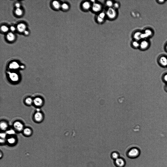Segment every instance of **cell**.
<instances>
[{
	"label": "cell",
	"instance_id": "obj_18",
	"mask_svg": "<svg viewBox=\"0 0 167 167\" xmlns=\"http://www.w3.org/2000/svg\"><path fill=\"white\" fill-rule=\"evenodd\" d=\"M0 127L1 129L3 130H6L8 128V125L7 123L5 122H0Z\"/></svg>",
	"mask_w": 167,
	"mask_h": 167
},
{
	"label": "cell",
	"instance_id": "obj_30",
	"mask_svg": "<svg viewBox=\"0 0 167 167\" xmlns=\"http://www.w3.org/2000/svg\"><path fill=\"white\" fill-rule=\"evenodd\" d=\"M1 30L4 32H7L8 30V28L5 25H3L1 27Z\"/></svg>",
	"mask_w": 167,
	"mask_h": 167
},
{
	"label": "cell",
	"instance_id": "obj_2",
	"mask_svg": "<svg viewBox=\"0 0 167 167\" xmlns=\"http://www.w3.org/2000/svg\"><path fill=\"white\" fill-rule=\"evenodd\" d=\"M140 150L139 148L133 147L129 149L127 153L128 156L131 158H135L138 157L140 154Z\"/></svg>",
	"mask_w": 167,
	"mask_h": 167
},
{
	"label": "cell",
	"instance_id": "obj_33",
	"mask_svg": "<svg viewBox=\"0 0 167 167\" xmlns=\"http://www.w3.org/2000/svg\"><path fill=\"white\" fill-rule=\"evenodd\" d=\"M0 138H1L5 139L6 136V133H0Z\"/></svg>",
	"mask_w": 167,
	"mask_h": 167
},
{
	"label": "cell",
	"instance_id": "obj_22",
	"mask_svg": "<svg viewBox=\"0 0 167 167\" xmlns=\"http://www.w3.org/2000/svg\"><path fill=\"white\" fill-rule=\"evenodd\" d=\"M111 156L112 158L115 160L119 157V154L116 152H113L111 154Z\"/></svg>",
	"mask_w": 167,
	"mask_h": 167
},
{
	"label": "cell",
	"instance_id": "obj_3",
	"mask_svg": "<svg viewBox=\"0 0 167 167\" xmlns=\"http://www.w3.org/2000/svg\"><path fill=\"white\" fill-rule=\"evenodd\" d=\"M157 62L159 65L163 67H167V56H160L158 58Z\"/></svg>",
	"mask_w": 167,
	"mask_h": 167
},
{
	"label": "cell",
	"instance_id": "obj_7",
	"mask_svg": "<svg viewBox=\"0 0 167 167\" xmlns=\"http://www.w3.org/2000/svg\"><path fill=\"white\" fill-rule=\"evenodd\" d=\"M115 163L118 167H123L125 165L124 160L120 157L115 160Z\"/></svg>",
	"mask_w": 167,
	"mask_h": 167
},
{
	"label": "cell",
	"instance_id": "obj_11",
	"mask_svg": "<svg viewBox=\"0 0 167 167\" xmlns=\"http://www.w3.org/2000/svg\"><path fill=\"white\" fill-rule=\"evenodd\" d=\"M144 33L145 34L147 38L152 36L154 34L153 31L149 28L145 29Z\"/></svg>",
	"mask_w": 167,
	"mask_h": 167
},
{
	"label": "cell",
	"instance_id": "obj_41",
	"mask_svg": "<svg viewBox=\"0 0 167 167\" xmlns=\"http://www.w3.org/2000/svg\"><path fill=\"white\" fill-rule=\"evenodd\" d=\"M165 51L167 52V43L165 45Z\"/></svg>",
	"mask_w": 167,
	"mask_h": 167
},
{
	"label": "cell",
	"instance_id": "obj_4",
	"mask_svg": "<svg viewBox=\"0 0 167 167\" xmlns=\"http://www.w3.org/2000/svg\"><path fill=\"white\" fill-rule=\"evenodd\" d=\"M150 45L149 41L147 39H143L140 42L139 48L141 50H145L149 48Z\"/></svg>",
	"mask_w": 167,
	"mask_h": 167
},
{
	"label": "cell",
	"instance_id": "obj_32",
	"mask_svg": "<svg viewBox=\"0 0 167 167\" xmlns=\"http://www.w3.org/2000/svg\"><path fill=\"white\" fill-rule=\"evenodd\" d=\"M97 20L99 22L101 23L104 22L105 19L101 18L98 16L97 18Z\"/></svg>",
	"mask_w": 167,
	"mask_h": 167
},
{
	"label": "cell",
	"instance_id": "obj_10",
	"mask_svg": "<svg viewBox=\"0 0 167 167\" xmlns=\"http://www.w3.org/2000/svg\"><path fill=\"white\" fill-rule=\"evenodd\" d=\"M33 102L34 105L37 106H41L43 103L42 99L39 97H37L35 98L33 100Z\"/></svg>",
	"mask_w": 167,
	"mask_h": 167
},
{
	"label": "cell",
	"instance_id": "obj_17",
	"mask_svg": "<svg viewBox=\"0 0 167 167\" xmlns=\"http://www.w3.org/2000/svg\"><path fill=\"white\" fill-rule=\"evenodd\" d=\"M52 5L53 7L56 9H58L61 7V4L57 1H53L52 2Z\"/></svg>",
	"mask_w": 167,
	"mask_h": 167
},
{
	"label": "cell",
	"instance_id": "obj_40",
	"mask_svg": "<svg viewBox=\"0 0 167 167\" xmlns=\"http://www.w3.org/2000/svg\"><path fill=\"white\" fill-rule=\"evenodd\" d=\"M24 34L26 35H27L29 33V32H28V31H27V30H25L24 31Z\"/></svg>",
	"mask_w": 167,
	"mask_h": 167
},
{
	"label": "cell",
	"instance_id": "obj_31",
	"mask_svg": "<svg viewBox=\"0 0 167 167\" xmlns=\"http://www.w3.org/2000/svg\"><path fill=\"white\" fill-rule=\"evenodd\" d=\"M6 134L9 135H13L15 134V132L13 129H10L6 131Z\"/></svg>",
	"mask_w": 167,
	"mask_h": 167
},
{
	"label": "cell",
	"instance_id": "obj_9",
	"mask_svg": "<svg viewBox=\"0 0 167 167\" xmlns=\"http://www.w3.org/2000/svg\"><path fill=\"white\" fill-rule=\"evenodd\" d=\"M142 32L140 31L135 32L133 34V37L134 40L139 41L142 40L141 35Z\"/></svg>",
	"mask_w": 167,
	"mask_h": 167
},
{
	"label": "cell",
	"instance_id": "obj_34",
	"mask_svg": "<svg viewBox=\"0 0 167 167\" xmlns=\"http://www.w3.org/2000/svg\"><path fill=\"white\" fill-rule=\"evenodd\" d=\"M159 4H162L166 2V0H157L156 1Z\"/></svg>",
	"mask_w": 167,
	"mask_h": 167
},
{
	"label": "cell",
	"instance_id": "obj_20",
	"mask_svg": "<svg viewBox=\"0 0 167 167\" xmlns=\"http://www.w3.org/2000/svg\"><path fill=\"white\" fill-rule=\"evenodd\" d=\"M23 133L25 135L29 136L31 134L32 131L30 128H26L23 129Z\"/></svg>",
	"mask_w": 167,
	"mask_h": 167
},
{
	"label": "cell",
	"instance_id": "obj_26",
	"mask_svg": "<svg viewBox=\"0 0 167 167\" xmlns=\"http://www.w3.org/2000/svg\"><path fill=\"white\" fill-rule=\"evenodd\" d=\"M120 4L118 2H114L113 7L115 9L117 10L120 7Z\"/></svg>",
	"mask_w": 167,
	"mask_h": 167
},
{
	"label": "cell",
	"instance_id": "obj_12",
	"mask_svg": "<svg viewBox=\"0 0 167 167\" xmlns=\"http://www.w3.org/2000/svg\"><path fill=\"white\" fill-rule=\"evenodd\" d=\"M9 77L11 80L14 81H17L19 79L18 75L15 73H12L10 74Z\"/></svg>",
	"mask_w": 167,
	"mask_h": 167
},
{
	"label": "cell",
	"instance_id": "obj_24",
	"mask_svg": "<svg viewBox=\"0 0 167 167\" xmlns=\"http://www.w3.org/2000/svg\"><path fill=\"white\" fill-rule=\"evenodd\" d=\"M25 101L26 104L28 105H30L32 103L33 101L31 98L29 97L26 99Z\"/></svg>",
	"mask_w": 167,
	"mask_h": 167
},
{
	"label": "cell",
	"instance_id": "obj_5",
	"mask_svg": "<svg viewBox=\"0 0 167 167\" xmlns=\"http://www.w3.org/2000/svg\"><path fill=\"white\" fill-rule=\"evenodd\" d=\"M102 8V6L101 4L96 2L93 3L92 7V10L96 12L100 11Z\"/></svg>",
	"mask_w": 167,
	"mask_h": 167
},
{
	"label": "cell",
	"instance_id": "obj_19",
	"mask_svg": "<svg viewBox=\"0 0 167 167\" xmlns=\"http://www.w3.org/2000/svg\"><path fill=\"white\" fill-rule=\"evenodd\" d=\"M83 8L85 10L89 9L90 7V3L88 1H85L82 4Z\"/></svg>",
	"mask_w": 167,
	"mask_h": 167
},
{
	"label": "cell",
	"instance_id": "obj_16",
	"mask_svg": "<svg viewBox=\"0 0 167 167\" xmlns=\"http://www.w3.org/2000/svg\"><path fill=\"white\" fill-rule=\"evenodd\" d=\"M9 67L11 69H16L19 67V65L16 62L14 61L10 63L9 66Z\"/></svg>",
	"mask_w": 167,
	"mask_h": 167
},
{
	"label": "cell",
	"instance_id": "obj_13",
	"mask_svg": "<svg viewBox=\"0 0 167 167\" xmlns=\"http://www.w3.org/2000/svg\"><path fill=\"white\" fill-rule=\"evenodd\" d=\"M18 30L20 32H23L25 30L26 26L23 23H20L17 26Z\"/></svg>",
	"mask_w": 167,
	"mask_h": 167
},
{
	"label": "cell",
	"instance_id": "obj_8",
	"mask_svg": "<svg viewBox=\"0 0 167 167\" xmlns=\"http://www.w3.org/2000/svg\"><path fill=\"white\" fill-rule=\"evenodd\" d=\"M34 117L35 121L37 122H41L43 118L42 114L40 112H37L35 113Z\"/></svg>",
	"mask_w": 167,
	"mask_h": 167
},
{
	"label": "cell",
	"instance_id": "obj_37",
	"mask_svg": "<svg viewBox=\"0 0 167 167\" xmlns=\"http://www.w3.org/2000/svg\"><path fill=\"white\" fill-rule=\"evenodd\" d=\"M5 139L1 138L0 139V142L1 143H3L5 142Z\"/></svg>",
	"mask_w": 167,
	"mask_h": 167
},
{
	"label": "cell",
	"instance_id": "obj_14",
	"mask_svg": "<svg viewBox=\"0 0 167 167\" xmlns=\"http://www.w3.org/2000/svg\"><path fill=\"white\" fill-rule=\"evenodd\" d=\"M7 38L8 40L11 41L14 39L15 36L13 33L11 32H10L7 34Z\"/></svg>",
	"mask_w": 167,
	"mask_h": 167
},
{
	"label": "cell",
	"instance_id": "obj_15",
	"mask_svg": "<svg viewBox=\"0 0 167 167\" xmlns=\"http://www.w3.org/2000/svg\"><path fill=\"white\" fill-rule=\"evenodd\" d=\"M131 45L133 48H139L140 42L136 40H134L132 41Z\"/></svg>",
	"mask_w": 167,
	"mask_h": 167
},
{
	"label": "cell",
	"instance_id": "obj_27",
	"mask_svg": "<svg viewBox=\"0 0 167 167\" xmlns=\"http://www.w3.org/2000/svg\"><path fill=\"white\" fill-rule=\"evenodd\" d=\"M16 14L18 16L21 15L22 13V10L20 8H17L15 11Z\"/></svg>",
	"mask_w": 167,
	"mask_h": 167
},
{
	"label": "cell",
	"instance_id": "obj_21",
	"mask_svg": "<svg viewBox=\"0 0 167 167\" xmlns=\"http://www.w3.org/2000/svg\"><path fill=\"white\" fill-rule=\"evenodd\" d=\"M114 2L111 0H107L105 2V4L108 8L113 7Z\"/></svg>",
	"mask_w": 167,
	"mask_h": 167
},
{
	"label": "cell",
	"instance_id": "obj_38",
	"mask_svg": "<svg viewBox=\"0 0 167 167\" xmlns=\"http://www.w3.org/2000/svg\"><path fill=\"white\" fill-rule=\"evenodd\" d=\"M3 157V154L2 152L0 151V159H1Z\"/></svg>",
	"mask_w": 167,
	"mask_h": 167
},
{
	"label": "cell",
	"instance_id": "obj_39",
	"mask_svg": "<svg viewBox=\"0 0 167 167\" xmlns=\"http://www.w3.org/2000/svg\"><path fill=\"white\" fill-rule=\"evenodd\" d=\"M165 90L167 92V83L166 84L164 87Z\"/></svg>",
	"mask_w": 167,
	"mask_h": 167
},
{
	"label": "cell",
	"instance_id": "obj_6",
	"mask_svg": "<svg viewBox=\"0 0 167 167\" xmlns=\"http://www.w3.org/2000/svg\"><path fill=\"white\" fill-rule=\"evenodd\" d=\"M14 129L18 131H20L23 130V124L19 121L15 122L13 125Z\"/></svg>",
	"mask_w": 167,
	"mask_h": 167
},
{
	"label": "cell",
	"instance_id": "obj_25",
	"mask_svg": "<svg viewBox=\"0 0 167 167\" xmlns=\"http://www.w3.org/2000/svg\"><path fill=\"white\" fill-rule=\"evenodd\" d=\"M61 7L63 10H67L69 8V6L66 3H63L61 5Z\"/></svg>",
	"mask_w": 167,
	"mask_h": 167
},
{
	"label": "cell",
	"instance_id": "obj_36",
	"mask_svg": "<svg viewBox=\"0 0 167 167\" xmlns=\"http://www.w3.org/2000/svg\"><path fill=\"white\" fill-rule=\"evenodd\" d=\"M10 29L12 31H14L15 30V27L13 26H11L10 27Z\"/></svg>",
	"mask_w": 167,
	"mask_h": 167
},
{
	"label": "cell",
	"instance_id": "obj_35",
	"mask_svg": "<svg viewBox=\"0 0 167 167\" xmlns=\"http://www.w3.org/2000/svg\"><path fill=\"white\" fill-rule=\"evenodd\" d=\"M15 6L17 8H19L20 6V5L19 3H17L15 4Z\"/></svg>",
	"mask_w": 167,
	"mask_h": 167
},
{
	"label": "cell",
	"instance_id": "obj_1",
	"mask_svg": "<svg viewBox=\"0 0 167 167\" xmlns=\"http://www.w3.org/2000/svg\"><path fill=\"white\" fill-rule=\"evenodd\" d=\"M105 13L106 16L110 20L115 19L118 15L117 10L113 7L108 8Z\"/></svg>",
	"mask_w": 167,
	"mask_h": 167
},
{
	"label": "cell",
	"instance_id": "obj_29",
	"mask_svg": "<svg viewBox=\"0 0 167 167\" xmlns=\"http://www.w3.org/2000/svg\"><path fill=\"white\" fill-rule=\"evenodd\" d=\"M98 16L101 18L105 19V17L106 16V15L105 13L103 12H101L100 13Z\"/></svg>",
	"mask_w": 167,
	"mask_h": 167
},
{
	"label": "cell",
	"instance_id": "obj_28",
	"mask_svg": "<svg viewBox=\"0 0 167 167\" xmlns=\"http://www.w3.org/2000/svg\"><path fill=\"white\" fill-rule=\"evenodd\" d=\"M162 79L166 84L167 83V73L164 74L162 77Z\"/></svg>",
	"mask_w": 167,
	"mask_h": 167
},
{
	"label": "cell",
	"instance_id": "obj_23",
	"mask_svg": "<svg viewBox=\"0 0 167 167\" xmlns=\"http://www.w3.org/2000/svg\"><path fill=\"white\" fill-rule=\"evenodd\" d=\"M7 141L10 144H13L15 143L16 140L14 138L11 137L8 139Z\"/></svg>",
	"mask_w": 167,
	"mask_h": 167
}]
</instances>
